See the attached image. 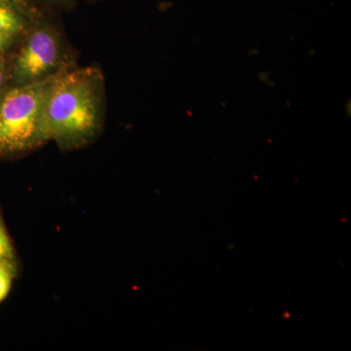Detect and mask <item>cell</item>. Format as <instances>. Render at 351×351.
Instances as JSON below:
<instances>
[{"instance_id": "6da1fadb", "label": "cell", "mask_w": 351, "mask_h": 351, "mask_svg": "<svg viewBox=\"0 0 351 351\" xmlns=\"http://www.w3.org/2000/svg\"><path fill=\"white\" fill-rule=\"evenodd\" d=\"M105 113V80L89 66L55 75L44 105L48 142L64 152L82 149L100 135Z\"/></svg>"}, {"instance_id": "7a4b0ae2", "label": "cell", "mask_w": 351, "mask_h": 351, "mask_svg": "<svg viewBox=\"0 0 351 351\" xmlns=\"http://www.w3.org/2000/svg\"><path fill=\"white\" fill-rule=\"evenodd\" d=\"M55 75L43 82L13 87L2 94L0 159L25 156L48 143L44 129V105Z\"/></svg>"}, {"instance_id": "3957f363", "label": "cell", "mask_w": 351, "mask_h": 351, "mask_svg": "<svg viewBox=\"0 0 351 351\" xmlns=\"http://www.w3.org/2000/svg\"><path fill=\"white\" fill-rule=\"evenodd\" d=\"M63 44L57 32L40 25L29 32L14 60L11 76L16 86L43 82L61 73Z\"/></svg>"}, {"instance_id": "277c9868", "label": "cell", "mask_w": 351, "mask_h": 351, "mask_svg": "<svg viewBox=\"0 0 351 351\" xmlns=\"http://www.w3.org/2000/svg\"><path fill=\"white\" fill-rule=\"evenodd\" d=\"M27 29V21L19 9L9 0H0V34L18 38Z\"/></svg>"}, {"instance_id": "5b68a950", "label": "cell", "mask_w": 351, "mask_h": 351, "mask_svg": "<svg viewBox=\"0 0 351 351\" xmlns=\"http://www.w3.org/2000/svg\"><path fill=\"white\" fill-rule=\"evenodd\" d=\"M19 272V261H0V304L5 301Z\"/></svg>"}, {"instance_id": "8992f818", "label": "cell", "mask_w": 351, "mask_h": 351, "mask_svg": "<svg viewBox=\"0 0 351 351\" xmlns=\"http://www.w3.org/2000/svg\"><path fill=\"white\" fill-rule=\"evenodd\" d=\"M0 261H18L17 252L0 212Z\"/></svg>"}, {"instance_id": "52a82bcc", "label": "cell", "mask_w": 351, "mask_h": 351, "mask_svg": "<svg viewBox=\"0 0 351 351\" xmlns=\"http://www.w3.org/2000/svg\"><path fill=\"white\" fill-rule=\"evenodd\" d=\"M16 39H17L16 36L0 34V55L4 54L7 50L10 49Z\"/></svg>"}, {"instance_id": "ba28073f", "label": "cell", "mask_w": 351, "mask_h": 351, "mask_svg": "<svg viewBox=\"0 0 351 351\" xmlns=\"http://www.w3.org/2000/svg\"><path fill=\"white\" fill-rule=\"evenodd\" d=\"M7 82H8V73H7L5 63L0 55V93L5 91Z\"/></svg>"}, {"instance_id": "9c48e42d", "label": "cell", "mask_w": 351, "mask_h": 351, "mask_svg": "<svg viewBox=\"0 0 351 351\" xmlns=\"http://www.w3.org/2000/svg\"><path fill=\"white\" fill-rule=\"evenodd\" d=\"M3 93H4V92H3ZM3 93H0V99H1L2 94H3Z\"/></svg>"}]
</instances>
